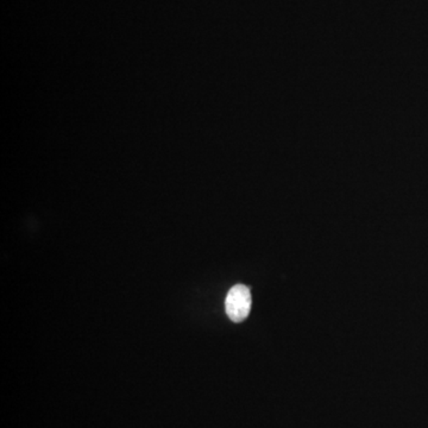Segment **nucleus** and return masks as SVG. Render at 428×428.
Instances as JSON below:
<instances>
[{
  "label": "nucleus",
  "mask_w": 428,
  "mask_h": 428,
  "mask_svg": "<svg viewBox=\"0 0 428 428\" xmlns=\"http://www.w3.org/2000/svg\"><path fill=\"white\" fill-rule=\"evenodd\" d=\"M225 310L232 322H242L251 311V293L244 284H236L225 300Z\"/></svg>",
  "instance_id": "obj_1"
}]
</instances>
